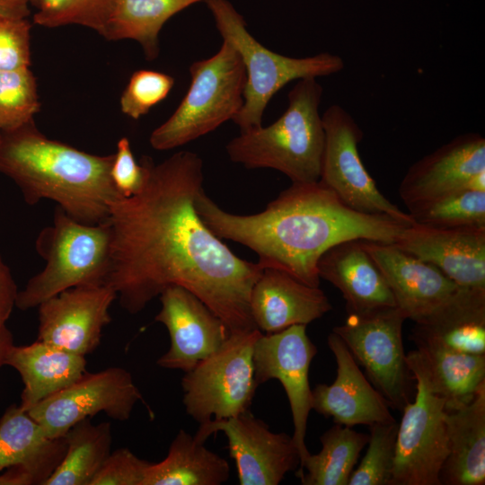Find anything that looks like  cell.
I'll use <instances>...</instances> for the list:
<instances>
[{
    "mask_svg": "<svg viewBox=\"0 0 485 485\" xmlns=\"http://www.w3.org/2000/svg\"><path fill=\"white\" fill-rule=\"evenodd\" d=\"M146 175L142 189L110 206V269L107 285L130 314L141 312L169 286L198 297L230 334L258 329L250 296L263 271L236 256L202 222L194 199L203 188V161L180 151L154 163L140 159Z\"/></svg>",
    "mask_w": 485,
    "mask_h": 485,
    "instance_id": "1",
    "label": "cell"
},
{
    "mask_svg": "<svg viewBox=\"0 0 485 485\" xmlns=\"http://www.w3.org/2000/svg\"><path fill=\"white\" fill-rule=\"evenodd\" d=\"M194 207L216 236L252 250L263 269H280L311 287H319L318 261L333 245L354 239L393 243L410 225L356 211L319 181L292 183L257 214L225 211L203 188Z\"/></svg>",
    "mask_w": 485,
    "mask_h": 485,
    "instance_id": "2",
    "label": "cell"
},
{
    "mask_svg": "<svg viewBox=\"0 0 485 485\" xmlns=\"http://www.w3.org/2000/svg\"><path fill=\"white\" fill-rule=\"evenodd\" d=\"M113 157L48 138L34 120L0 136V172L14 181L24 201H55L87 225L107 222L110 203L122 196L110 177Z\"/></svg>",
    "mask_w": 485,
    "mask_h": 485,
    "instance_id": "3",
    "label": "cell"
},
{
    "mask_svg": "<svg viewBox=\"0 0 485 485\" xmlns=\"http://www.w3.org/2000/svg\"><path fill=\"white\" fill-rule=\"evenodd\" d=\"M322 93L316 78L297 80L287 110L275 122L241 131L228 142L230 160L247 169L277 170L292 183L318 181L325 138L319 112Z\"/></svg>",
    "mask_w": 485,
    "mask_h": 485,
    "instance_id": "4",
    "label": "cell"
},
{
    "mask_svg": "<svg viewBox=\"0 0 485 485\" xmlns=\"http://www.w3.org/2000/svg\"><path fill=\"white\" fill-rule=\"evenodd\" d=\"M204 3L223 40L238 52L245 68L243 105L233 119L241 131L262 126L269 101L288 83L329 76L344 69L343 58L329 52L304 57L276 53L249 32L243 16L229 0H204Z\"/></svg>",
    "mask_w": 485,
    "mask_h": 485,
    "instance_id": "5",
    "label": "cell"
},
{
    "mask_svg": "<svg viewBox=\"0 0 485 485\" xmlns=\"http://www.w3.org/2000/svg\"><path fill=\"white\" fill-rule=\"evenodd\" d=\"M43 269L18 291L15 306L26 311L71 287L107 285L110 269L111 232L107 222L87 225L58 207L51 225L35 242Z\"/></svg>",
    "mask_w": 485,
    "mask_h": 485,
    "instance_id": "6",
    "label": "cell"
},
{
    "mask_svg": "<svg viewBox=\"0 0 485 485\" xmlns=\"http://www.w3.org/2000/svg\"><path fill=\"white\" fill-rule=\"evenodd\" d=\"M190 84L174 112L149 138L155 150L184 146L234 119L243 105L246 73L238 52L226 41L212 57L190 66Z\"/></svg>",
    "mask_w": 485,
    "mask_h": 485,
    "instance_id": "7",
    "label": "cell"
},
{
    "mask_svg": "<svg viewBox=\"0 0 485 485\" xmlns=\"http://www.w3.org/2000/svg\"><path fill=\"white\" fill-rule=\"evenodd\" d=\"M262 332L230 334L221 347L181 378L182 403L198 423L236 417L249 410L257 387L253 352Z\"/></svg>",
    "mask_w": 485,
    "mask_h": 485,
    "instance_id": "8",
    "label": "cell"
},
{
    "mask_svg": "<svg viewBox=\"0 0 485 485\" xmlns=\"http://www.w3.org/2000/svg\"><path fill=\"white\" fill-rule=\"evenodd\" d=\"M407 363L417 392L398 424L390 485H440L448 453L445 401L433 391L418 349L407 353Z\"/></svg>",
    "mask_w": 485,
    "mask_h": 485,
    "instance_id": "9",
    "label": "cell"
},
{
    "mask_svg": "<svg viewBox=\"0 0 485 485\" xmlns=\"http://www.w3.org/2000/svg\"><path fill=\"white\" fill-rule=\"evenodd\" d=\"M347 313L344 323L332 331L364 367L368 380L389 406L402 410L411 401L414 381L402 341L406 317L398 306Z\"/></svg>",
    "mask_w": 485,
    "mask_h": 485,
    "instance_id": "10",
    "label": "cell"
},
{
    "mask_svg": "<svg viewBox=\"0 0 485 485\" xmlns=\"http://www.w3.org/2000/svg\"><path fill=\"white\" fill-rule=\"evenodd\" d=\"M322 119L325 138L319 181L356 211L413 223L408 213L383 195L365 167L358 152L364 133L354 118L340 105L332 104Z\"/></svg>",
    "mask_w": 485,
    "mask_h": 485,
    "instance_id": "11",
    "label": "cell"
},
{
    "mask_svg": "<svg viewBox=\"0 0 485 485\" xmlns=\"http://www.w3.org/2000/svg\"><path fill=\"white\" fill-rule=\"evenodd\" d=\"M143 400L132 375L119 366L85 372L78 380L27 410L47 437L57 438L76 423L103 412L109 418L128 420Z\"/></svg>",
    "mask_w": 485,
    "mask_h": 485,
    "instance_id": "12",
    "label": "cell"
},
{
    "mask_svg": "<svg viewBox=\"0 0 485 485\" xmlns=\"http://www.w3.org/2000/svg\"><path fill=\"white\" fill-rule=\"evenodd\" d=\"M217 432H223L227 438L240 485H278L287 472L300 465V454L293 437L271 431L250 410L200 424L194 436L205 443Z\"/></svg>",
    "mask_w": 485,
    "mask_h": 485,
    "instance_id": "13",
    "label": "cell"
},
{
    "mask_svg": "<svg viewBox=\"0 0 485 485\" xmlns=\"http://www.w3.org/2000/svg\"><path fill=\"white\" fill-rule=\"evenodd\" d=\"M306 326L295 324L275 333H261L253 352L257 384L277 379L286 392L294 426L292 437L300 454V465L310 454L305 445L312 410L309 370L317 354V348L306 333Z\"/></svg>",
    "mask_w": 485,
    "mask_h": 485,
    "instance_id": "14",
    "label": "cell"
},
{
    "mask_svg": "<svg viewBox=\"0 0 485 485\" xmlns=\"http://www.w3.org/2000/svg\"><path fill=\"white\" fill-rule=\"evenodd\" d=\"M485 191V138L458 135L415 162L399 186L408 207L459 190Z\"/></svg>",
    "mask_w": 485,
    "mask_h": 485,
    "instance_id": "15",
    "label": "cell"
},
{
    "mask_svg": "<svg viewBox=\"0 0 485 485\" xmlns=\"http://www.w3.org/2000/svg\"><path fill=\"white\" fill-rule=\"evenodd\" d=\"M116 299L108 285L75 287L46 299L37 306V340L85 357L100 345Z\"/></svg>",
    "mask_w": 485,
    "mask_h": 485,
    "instance_id": "16",
    "label": "cell"
},
{
    "mask_svg": "<svg viewBox=\"0 0 485 485\" xmlns=\"http://www.w3.org/2000/svg\"><path fill=\"white\" fill-rule=\"evenodd\" d=\"M159 299L161 309L154 320L170 336L169 349L157 359L159 366L189 372L230 335L223 321L186 288L169 286Z\"/></svg>",
    "mask_w": 485,
    "mask_h": 485,
    "instance_id": "17",
    "label": "cell"
},
{
    "mask_svg": "<svg viewBox=\"0 0 485 485\" xmlns=\"http://www.w3.org/2000/svg\"><path fill=\"white\" fill-rule=\"evenodd\" d=\"M360 242L383 272L398 308L415 323L441 309L463 289L436 266L395 243L363 239Z\"/></svg>",
    "mask_w": 485,
    "mask_h": 485,
    "instance_id": "18",
    "label": "cell"
},
{
    "mask_svg": "<svg viewBox=\"0 0 485 485\" xmlns=\"http://www.w3.org/2000/svg\"><path fill=\"white\" fill-rule=\"evenodd\" d=\"M463 288L485 290V226L407 225L395 242Z\"/></svg>",
    "mask_w": 485,
    "mask_h": 485,
    "instance_id": "19",
    "label": "cell"
},
{
    "mask_svg": "<svg viewBox=\"0 0 485 485\" xmlns=\"http://www.w3.org/2000/svg\"><path fill=\"white\" fill-rule=\"evenodd\" d=\"M327 343L335 357L337 375L331 384L312 389V410L348 427L395 420L388 402L361 372L340 337L332 331Z\"/></svg>",
    "mask_w": 485,
    "mask_h": 485,
    "instance_id": "20",
    "label": "cell"
},
{
    "mask_svg": "<svg viewBox=\"0 0 485 485\" xmlns=\"http://www.w3.org/2000/svg\"><path fill=\"white\" fill-rule=\"evenodd\" d=\"M64 436L49 438L19 405L0 419V485H45L60 464Z\"/></svg>",
    "mask_w": 485,
    "mask_h": 485,
    "instance_id": "21",
    "label": "cell"
},
{
    "mask_svg": "<svg viewBox=\"0 0 485 485\" xmlns=\"http://www.w3.org/2000/svg\"><path fill=\"white\" fill-rule=\"evenodd\" d=\"M250 308L256 327L266 334L308 323L332 309L319 287L308 286L288 273L265 268L252 287Z\"/></svg>",
    "mask_w": 485,
    "mask_h": 485,
    "instance_id": "22",
    "label": "cell"
},
{
    "mask_svg": "<svg viewBox=\"0 0 485 485\" xmlns=\"http://www.w3.org/2000/svg\"><path fill=\"white\" fill-rule=\"evenodd\" d=\"M318 275L340 291L347 313L397 306L387 280L360 239L328 249L318 261Z\"/></svg>",
    "mask_w": 485,
    "mask_h": 485,
    "instance_id": "23",
    "label": "cell"
},
{
    "mask_svg": "<svg viewBox=\"0 0 485 485\" xmlns=\"http://www.w3.org/2000/svg\"><path fill=\"white\" fill-rule=\"evenodd\" d=\"M447 456L440 485L485 484V385L461 407L445 410Z\"/></svg>",
    "mask_w": 485,
    "mask_h": 485,
    "instance_id": "24",
    "label": "cell"
},
{
    "mask_svg": "<svg viewBox=\"0 0 485 485\" xmlns=\"http://www.w3.org/2000/svg\"><path fill=\"white\" fill-rule=\"evenodd\" d=\"M4 366L14 368L22 380L20 408L25 411L65 389L86 372L84 356L74 354L40 340L29 345L13 344Z\"/></svg>",
    "mask_w": 485,
    "mask_h": 485,
    "instance_id": "25",
    "label": "cell"
},
{
    "mask_svg": "<svg viewBox=\"0 0 485 485\" xmlns=\"http://www.w3.org/2000/svg\"><path fill=\"white\" fill-rule=\"evenodd\" d=\"M411 334L450 350L485 355V290L463 288L445 306L416 322Z\"/></svg>",
    "mask_w": 485,
    "mask_h": 485,
    "instance_id": "26",
    "label": "cell"
},
{
    "mask_svg": "<svg viewBox=\"0 0 485 485\" xmlns=\"http://www.w3.org/2000/svg\"><path fill=\"white\" fill-rule=\"evenodd\" d=\"M421 354L433 391L446 410L470 402L485 385V355L455 352L428 339L410 334Z\"/></svg>",
    "mask_w": 485,
    "mask_h": 485,
    "instance_id": "27",
    "label": "cell"
},
{
    "mask_svg": "<svg viewBox=\"0 0 485 485\" xmlns=\"http://www.w3.org/2000/svg\"><path fill=\"white\" fill-rule=\"evenodd\" d=\"M230 477L228 462L181 429L167 455L146 469L143 485H221Z\"/></svg>",
    "mask_w": 485,
    "mask_h": 485,
    "instance_id": "28",
    "label": "cell"
},
{
    "mask_svg": "<svg viewBox=\"0 0 485 485\" xmlns=\"http://www.w3.org/2000/svg\"><path fill=\"white\" fill-rule=\"evenodd\" d=\"M201 1L119 0L101 36L108 40H136L152 61L159 55V34L166 22Z\"/></svg>",
    "mask_w": 485,
    "mask_h": 485,
    "instance_id": "29",
    "label": "cell"
},
{
    "mask_svg": "<svg viewBox=\"0 0 485 485\" xmlns=\"http://www.w3.org/2000/svg\"><path fill=\"white\" fill-rule=\"evenodd\" d=\"M63 460L45 485H91L111 452L112 429L109 422L81 420L64 436Z\"/></svg>",
    "mask_w": 485,
    "mask_h": 485,
    "instance_id": "30",
    "label": "cell"
},
{
    "mask_svg": "<svg viewBox=\"0 0 485 485\" xmlns=\"http://www.w3.org/2000/svg\"><path fill=\"white\" fill-rule=\"evenodd\" d=\"M369 435L335 423L320 437L322 449L304 459L296 472L303 485H348Z\"/></svg>",
    "mask_w": 485,
    "mask_h": 485,
    "instance_id": "31",
    "label": "cell"
},
{
    "mask_svg": "<svg viewBox=\"0 0 485 485\" xmlns=\"http://www.w3.org/2000/svg\"><path fill=\"white\" fill-rule=\"evenodd\" d=\"M407 208L413 222L425 225L485 226V191L459 190Z\"/></svg>",
    "mask_w": 485,
    "mask_h": 485,
    "instance_id": "32",
    "label": "cell"
},
{
    "mask_svg": "<svg viewBox=\"0 0 485 485\" xmlns=\"http://www.w3.org/2000/svg\"><path fill=\"white\" fill-rule=\"evenodd\" d=\"M40 110L37 81L30 67L0 70V132L33 121Z\"/></svg>",
    "mask_w": 485,
    "mask_h": 485,
    "instance_id": "33",
    "label": "cell"
},
{
    "mask_svg": "<svg viewBox=\"0 0 485 485\" xmlns=\"http://www.w3.org/2000/svg\"><path fill=\"white\" fill-rule=\"evenodd\" d=\"M119 0H40L32 19L45 28L79 25L104 31Z\"/></svg>",
    "mask_w": 485,
    "mask_h": 485,
    "instance_id": "34",
    "label": "cell"
},
{
    "mask_svg": "<svg viewBox=\"0 0 485 485\" xmlns=\"http://www.w3.org/2000/svg\"><path fill=\"white\" fill-rule=\"evenodd\" d=\"M368 447L348 485H390L395 457L396 420L369 426Z\"/></svg>",
    "mask_w": 485,
    "mask_h": 485,
    "instance_id": "35",
    "label": "cell"
},
{
    "mask_svg": "<svg viewBox=\"0 0 485 485\" xmlns=\"http://www.w3.org/2000/svg\"><path fill=\"white\" fill-rule=\"evenodd\" d=\"M174 84V78L167 74L140 69L134 72L120 97L122 113L138 119L163 101Z\"/></svg>",
    "mask_w": 485,
    "mask_h": 485,
    "instance_id": "36",
    "label": "cell"
},
{
    "mask_svg": "<svg viewBox=\"0 0 485 485\" xmlns=\"http://www.w3.org/2000/svg\"><path fill=\"white\" fill-rule=\"evenodd\" d=\"M31 30L28 18L0 17V70L30 67Z\"/></svg>",
    "mask_w": 485,
    "mask_h": 485,
    "instance_id": "37",
    "label": "cell"
},
{
    "mask_svg": "<svg viewBox=\"0 0 485 485\" xmlns=\"http://www.w3.org/2000/svg\"><path fill=\"white\" fill-rule=\"evenodd\" d=\"M150 463L128 448L116 449L110 452L91 485H143Z\"/></svg>",
    "mask_w": 485,
    "mask_h": 485,
    "instance_id": "38",
    "label": "cell"
},
{
    "mask_svg": "<svg viewBox=\"0 0 485 485\" xmlns=\"http://www.w3.org/2000/svg\"><path fill=\"white\" fill-rule=\"evenodd\" d=\"M113 154L110 177L115 188L123 197L137 194L145 183L146 170L141 160L136 161L128 137L118 141Z\"/></svg>",
    "mask_w": 485,
    "mask_h": 485,
    "instance_id": "39",
    "label": "cell"
},
{
    "mask_svg": "<svg viewBox=\"0 0 485 485\" xmlns=\"http://www.w3.org/2000/svg\"><path fill=\"white\" fill-rule=\"evenodd\" d=\"M18 294L10 269L0 256V321L6 322L10 317Z\"/></svg>",
    "mask_w": 485,
    "mask_h": 485,
    "instance_id": "40",
    "label": "cell"
},
{
    "mask_svg": "<svg viewBox=\"0 0 485 485\" xmlns=\"http://www.w3.org/2000/svg\"><path fill=\"white\" fill-rule=\"evenodd\" d=\"M30 5L28 0H0V17L28 18Z\"/></svg>",
    "mask_w": 485,
    "mask_h": 485,
    "instance_id": "41",
    "label": "cell"
},
{
    "mask_svg": "<svg viewBox=\"0 0 485 485\" xmlns=\"http://www.w3.org/2000/svg\"><path fill=\"white\" fill-rule=\"evenodd\" d=\"M13 344L11 331L4 321H0V367L4 366V358L10 347Z\"/></svg>",
    "mask_w": 485,
    "mask_h": 485,
    "instance_id": "42",
    "label": "cell"
},
{
    "mask_svg": "<svg viewBox=\"0 0 485 485\" xmlns=\"http://www.w3.org/2000/svg\"><path fill=\"white\" fill-rule=\"evenodd\" d=\"M30 4L32 5L33 7L37 8L38 4H39V2L40 0H28Z\"/></svg>",
    "mask_w": 485,
    "mask_h": 485,
    "instance_id": "43",
    "label": "cell"
},
{
    "mask_svg": "<svg viewBox=\"0 0 485 485\" xmlns=\"http://www.w3.org/2000/svg\"><path fill=\"white\" fill-rule=\"evenodd\" d=\"M0 136H1V132H0Z\"/></svg>",
    "mask_w": 485,
    "mask_h": 485,
    "instance_id": "44",
    "label": "cell"
}]
</instances>
